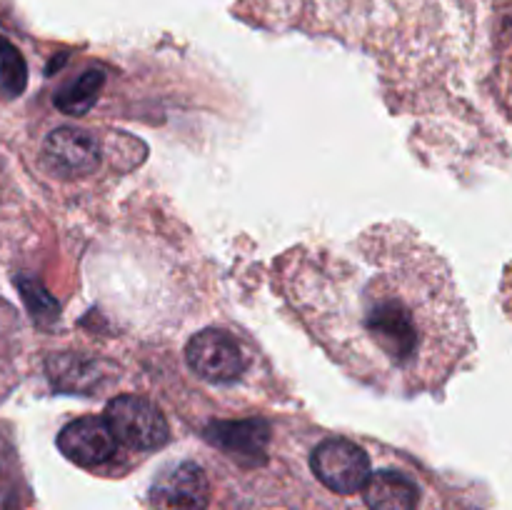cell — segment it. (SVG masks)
Segmentation results:
<instances>
[{
    "mask_svg": "<svg viewBox=\"0 0 512 510\" xmlns=\"http://www.w3.org/2000/svg\"><path fill=\"white\" fill-rule=\"evenodd\" d=\"M185 360L198 378L208 383H233L245 373V355L235 335L220 328H205L190 338Z\"/></svg>",
    "mask_w": 512,
    "mask_h": 510,
    "instance_id": "cell-4",
    "label": "cell"
},
{
    "mask_svg": "<svg viewBox=\"0 0 512 510\" xmlns=\"http://www.w3.org/2000/svg\"><path fill=\"white\" fill-rule=\"evenodd\" d=\"M25 83H28V68H25L23 55L15 45L5 43L3 55H0V93L5 98H18L25 90Z\"/></svg>",
    "mask_w": 512,
    "mask_h": 510,
    "instance_id": "cell-11",
    "label": "cell"
},
{
    "mask_svg": "<svg viewBox=\"0 0 512 510\" xmlns=\"http://www.w3.org/2000/svg\"><path fill=\"white\" fill-rule=\"evenodd\" d=\"M290 300L345 373L385 393L440 388L473 350L448 260L405 223L303 255Z\"/></svg>",
    "mask_w": 512,
    "mask_h": 510,
    "instance_id": "cell-1",
    "label": "cell"
},
{
    "mask_svg": "<svg viewBox=\"0 0 512 510\" xmlns=\"http://www.w3.org/2000/svg\"><path fill=\"white\" fill-rule=\"evenodd\" d=\"M43 163L60 178L93 175L100 165L98 140L88 130L70 128V125L53 130L43 143Z\"/></svg>",
    "mask_w": 512,
    "mask_h": 510,
    "instance_id": "cell-6",
    "label": "cell"
},
{
    "mask_svg": "<svg viewBox=\"0 0 512 510\" xmlns=\"http://www.w3.org/2000/svg\"><path fill=\"white\" fill-rule=\"evenodd\" d=\"M8 458H10V445H8V440H5V435L0 433V470L5 468Z\"/></svg>",
    "mask_w": 512,
    "mask_h": 510,
    "instance_id": "cell-12",
    "label": "cell"
},
{
    "mask_svg": "<svg viewBox=\"0 0 512 510\" xmlns=\"http://www.w3.org/2000/svg\"><path fill=\"white\" fill-rule=\"evenodd\" d=\"M58 448L70 463L80 468H98L108 463L118 448V438L113 435L105 418H78L65 425L58 433Z\"/></svg>",
    "mask_w": 512,
    "mask_h": 510,
    "instance_id": "cell-7",
    "label": "cell"
},
{
    "mask_svg": "<svg viewBox=\"0 0 512 510\" xmlns=\"http://www.w3.org/2000/svg\"><path fill=\"white\" fill-rule=\"evenodd\" d=\"M505 90H508V98H510V103H512V78H510V83L505 85Z\"/></svg>",
    "mask_w": 512,
    "mask_h": 510,
    "instance_id": "cell-13",
    "label": "cell"
},
{
    "mask_svg": "<svg viewBox=\"0 0 512 510\" xmlns=\"http://www.w3.org/2000/svg\"><path fill=\"white\" fill-rule=\"evenodd\" d=\"M5 43H8V40H5V38H0V55H3V50H5Z\"/></svg>",
    "mask_w": 512,
    "mask_h": 510,
    "instance_id": "cell-14",
    "label": "cell"
},
{
    "mask_svg": "<svg viewBox=\"0 0 512 510\" xmlns=\"http://www.w3.org/2000/svg\"><path fill=\"white\" fill-rule=\"evenodd\" d=\"M105 423L115 438L133 450H155L168 443L170 428L155 403L140 395H118L105 408Z\"/></svg>",
    "mask_w": 512,
    "mask_h": 510,
    "instance_id": "cell-2",
    "label": "cell"
},
{
    "mask_svg": "<svg viewBox=\"0 0 512 510\" xmlns=\"http://www.w3.org/2000/svg\"><path fill=\"white\" fill-rule=\"evenodd\" d=\"M150 500L158 510H205L210 503V480L193 460L168 465L150 485Z\"/></svg>",
    "mask_w": 512,
    "mask_h": 510,
    "instance_id": "cell-5",
    "label": "cell"
},
{
    "mask_svg": "<svg viewBox=\"0 0 512 510\" xmlns=\"http://www.w3.org/2000/svg\"><path fill=\"white\" fill-rule=\"evenodd\" d=\"M215 440L223 448L233 450L238 455H258L263 443L268 440V430L260 423H233V425H215Z\"/></svg>",
    "mask_w": 512,
    "mask_h": 510,
    "instance_id": "cell-10",
    "label": "cell"
},
{
    "mask_svg": "<svg viewBox=\"0 0 512 510\" xmlns=\"http://www.w3.org/2000/svg\"><path fill=\"white\" fill-rule=\"evenodd\" d=\"M365 505L370 510H415L418 508V485L398 470H378L363 488Z\"/></svg>",
    "mask_w": 512,
    "mask_h": 510,
    "instance_id": "cell-8",
    "label": "cell"
},
{
    "mask_svg": "<svg viewBox=\"0 0 512 510\" xmlns=\"http://www.w3.org/2000/svg\"><path fill=\"white\" fill-rule=\"evenodd\" d=\"M105 75L100 70H85L78 80L68 83L55 93V105L68 115H83L85 110L93 108L103 90Z\"/></svg>",
    "mask_w": 512,
    "mask_h": 510,
    "instance_id": "cell-9",
    "label": "cell"
},
{
    "mask_svg": "<svg viewBox=\"0 0 512 510\" xmlns=\"http://www.w3.org/2000/svg\"><path fill=\"white\" fill-rule=\"evenodd\" d=\"M310 468L320 483L340 495H353L370 478V458L360 445L345 438H328L310 455Z\"/></svg>",
    "mask_w": 512,
    "mask_h": 510,
    "instance_id": "cell-3",
    "label": "cell"
}]
</instances>
